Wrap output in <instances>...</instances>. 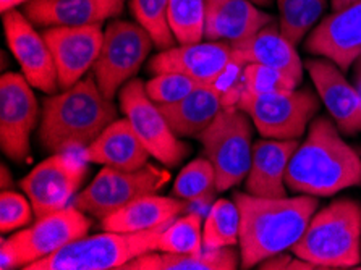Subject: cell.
Instances as JSON below:
<instances>
[{"label": "cell", "instance_id": "1", "mask_svg": "<svg viewBox=\"0 0 361 270\" xmlns=\"http://www.w3.org/2000/svg\"><path fill=\"white\" fill-rule=\"evenodd\" d=\"M240 211V266L253 269L264 259L286 252L302 240L311 219L318 211L316 196L258 197L235 192Z\"/></svg>", "mask_w": 361, "mask_h": 270}, {"label": "cell", "instance_id": "2", "mask_svg": "<svg viewBox=\"0 0 361 270\" xmlns=\"http://www.w3.org/2000/svg\"><path fill=\"white\" fill-rule=\"evenodd\" d=\"M286 185L298 195L334 196L361 185V156L343 141L336 123L318 117L290 159Z\"/></svg>", "mask_w": 361, "mask_h": 270}, {"label": "cell", "instance_id": "3", "mask_svg": "<svg viewBox=\"0 0 361 270\" xmlns=\"http://www.w3.org/2000/svg\"><path fill=\"white\" fill-rule=\"evenodd\" d=\"M118 118V110L87 73L60 94L44 99L37 137L44 149L65 152L85 149Z\"/></svg>", "mask_w": 361, "mask_h": 270}, {"label": "cell", "instance_id": "4", "mask_svg": "<svg viewBox=\"0 0 361 270\" xmlns=\"http://www.w3.org/2000/svg\"><path fill=\"white\" fill-rule=\"evenodd\" d=\"M295 256L321 269L357 267L361 262V202L342 197L311 219Z\"/></svg>", "mask_w": 361, "mask_h": 270}, {"label": "cell", "instance_id": "5", "mask_svg": "<svg viewBox=\"0 0 361 270\" xmlns=\"http://www.w3.org/2000/svg\"><path fill=\"white\" fill-rule=\"evenodd\" d=\"M167 227V225H166ZM166 227L136 233L104 231L83 236L25 270H111L123 269L130 261L157 251V240Z\"/></svg>", "mask_w": 361, "mask_h": 270}, {"label": "cell", "instance_id": "6", "mask_svg": "<svg viewBox=\"0 0 361 270\" xmlns=\"http://www.w3.org/2000/svg\"><path fill=\"white\" fill-rule=\"evenodd\" d=\"M91 228L90 219L75 204L36 219L31 227L0 240V269H25L49 257L75 240L83 238Z\"/></svg>", "mask_w": 361, "mask_h": 270}, {"label": "cell", "instance_id": "7", "mask_svg": "<svg viewBox=\"0 0 361 270\" xmlns=\"http://www.w3.org/2000/svg\"><path fill=\"white\" fill-rule=\"evenodd\" d=\"M248 113L238 107H226L211 125L196 136L206 159L216 170L217 191H227L242 183L250 172L253 156V125Z\"/></svg>", "mask_w": 361, "mask_h": 270}, {"label": "cell", "instance_id": "8", "mask_svg": "<svg viewBox=\"0 0 361 270\" xmlns=\"http://www.w3.org/2000/svg\"><path fill=\"white\" fill-rule=\"evenodd\" d=\"M237 107L248 113L262 137L300 140L319 110V99L311 90L256 94L242 87Z\"/></svg>", "mask_w": 361, "mask_h": 270}, {"label": "cell", "instance_id": "9", "mask_svg": "<svg viewBox=\"0 0 361 270\" xmlns=\"http://www.w3.org/2000/svg\"><path fill=\"white\" fill-rule=\"evenodd\" d=\"M167 170L146 164L138 170L104 167L87 188L75 196L73 204L94 219H106L143 196L156 195L169 183Z\"/></svg>", "mask_w": 361, "mask_h": 270}, {"label": "cell", "instance_id": "10", "mask_svg": "<svg viewBox=\"0 0 361 270\" xmlns=\"http://www.w3.org/2000/svg\"><path fill=\"white\" fill-rule=\"evenodd\" d=\"M152 46V37L140 23L111 21L104 31L101 52L92 67L102 94L112 101L123 85L135 78Z\"/></svg>", "mask_w": 361, "mask_h": 270}, {"label": "cell", "instance_id": "11", "mask_svg": "<svg viewBox=\"0 0 361 270\" xmlns=\"http://www.w3.org/2000/svg\"><path fill=\"white\" fill-rule=\"evenodd\" d=\"M86 164L83 149L56 152L37 164L20 181L21 190L31 201L36 219L70 206L87 173Z\"/></svg>", "mask_w": 361, "mask_h": 270}, {"label": "cell", "instance_id": "12", "mask_svg": "<svg viewBox=\"0 0 361 270\" xmlns=\"http://www.w3.org/2000/svg\"><path fill=\"white\" fill-rule=\"evenodd\" d=\"M145 85L138 78L123 85L118 92L120 109L151 156L167 167H175L190 156V146L173 133L157 104L147 96Z\"/></svg>", "mask_w": 361, "mask_h": 270}, {"label": "cell", "instance_id": "13", "mask_svg": "<svg viewBox=\"0 0 361 270\" xmlns=\"http://www.w3.org/2000/svg\"><path fill=\"white\" fill-rule=\"evenodd\" d=\"M39 104L32 86L18 73L0 78V147L10 161L25 162L31 154V135L39 122Z\"/></svg>", "mask_w": 361, "mask_h": 270}, {"label": "cell", "instance_id": "14", "mask_svg": "<svg viewBox=\"0 0 361 270\" xmlns=\"http://www.w3.org/2000/svg\"><path fill=\"white\" fill-rule=\"evenodd\" d=\"M4 30L10 52L20 63L30 85L46 94H56L60 87L56 62L42 32L18 10L4 13Z\"/></svg>", "mask_w": 361, "mask_h": 270}, {"label": "cell", "instance_id": "15", "mask_svg": "<svg viewBox=\"0 0 361 270\" xmlns=\"http://www.w3.org/2000/svg\"><path fill=\"white\" fill-rule=\"evenodd\" d=\"M101 26H52L44 30L62 90L76 85L94 67L104 37Z\"/></svg>", "mask_w": 361, "mask_h": 270}, {"label": "cell", "instance_id": "16", "mask_svg": "<svg viewBox=\"0 0 361 270\" xmlns=\"http://www.w3.org/2000/svg\"><path fill=\"white\" fill-rule=\"evenodd\" d=\"M235 60L231 42L201 41L196 44H178L177 47L154 55L147 63L152 73L177 71L195 78L202 85H217L227 70L233 67Z\"/></svg>", "mask_w": 361, "mask_h": 270}, {"label": "cell", "instance_id": "17", "mask_svg": "<svg viewBox=\"0 0 361 270\" xmlns=\"http://www.w3.org/2000/svg\"><path fill=\"white\" fill-rule=\"evenodd\" d=\"M305 51L332 60L343 71L361 57V2L326 16L310 32Z\"/></svg>", "mask_w": 361, "mask_h": 270}, {"label": "cell", "instance_id": "18", "mask_svg": "<svg viewBox=\"0 0 361 270\" xmlns=\"http://www.w3.org/2000/svg\"><path fill=\"white\" fill-rule=\"evenodd\" d=\"M305 67L341 133H361V92L350 85L343 70L324 57L311 59Z\"/></svg>", "mask_w": 361, "mask_h": 270}, {"label": "cell", "instance_id": "19", "mask_svg": "<svg viewBox=\"0 0 361 270\" xmlns=\"http://www.w3.org/2000/svg\"><path fill=\"white\" fill-rule=\"evenodd\" d=\"M274 21L246 39L231 42L235 65H264L283 71L300 85L303 80V63L297 52V46H293L282 35L279 23Z\"/></svg>", "mask_w": 361, "mask_h": 270}, {"label": "cell", "instance_id": "20", "mask_svg": "<svg viewBox=\"0 0 361 270\" xmlns=\"http://www.w3.org/2000/svg\"><path fill=\"white\" fill-rule=\"evenodd\" d=\"M298 140H264L253 145L250 172L245 178V191L258 197H286V173Z\"/></svg>", "mask_w": 361, "mask_h": 270}, {"label": "cell", "instance_id": "21", "mask_svg": "<svg viewBox=\"0 0 361 270\" xmlns=\"http://www.w3.org/2000/svg\"><path fill=\"white\" fill-rule=\"evenodd\" d=\"M127 0H31L25 5V15L32 25L87 26L102 25L123 12Z\"/></svg>", "mask_w": 361, "mask_h": 270}, {"label": "cell", "instance_id": "22", "mask_svg": "<svg viewBox=\"0 0 361 270\" xmlns=\"http://www.w3.org/2000/svg\"><path fill=\"white\" fill-rule=\"evenodd\" d=\"M274 20L251 0H206L204 39L242 41Z\"/></svg>", "mask_w": 361, "mask_h": 270}, {"label": "cell", "instance_id": "23", "mask_svg": "<svg viewBox=\"0 0 361 270\" xmlns=\"http://www.w3.org/2000/svg\"><path fill=\"white\" fill-rule=\"evenodd\" d=\"M151 154L135 133L128 118H117L102 133L83 149L87 164L120 170H138L145 167Z\"/></svg>", "mask_w": 361, "mask_h": 270}, {"label": "cell", "instance_id": "24", "mask_svg": "<svg viewBox=\"0 0 361 270\" xmlns=\"http://www.w3.org/2000/svg\"><path fill=\"white\" fill-rule=\"evenodd\" d=\"M188 204L178 197L143 196L102 219L101 227L106 231H120V233H136V231L166 227L183 211H187Z\"/></svg>", "mask_w": 361, "mask_h": 270}, {"label": "cell", "instance_id": "25", "mask_svg": "<svg viewBox=\"0 0 361 270\" xmlns=\"http://www.w3.org/2000/svg\"><path fill=\"white\" fill-rule=\"evenodd\" d=\"M226 104L224 92L217 85H201L182 101L157 104L164 117L178 137L198 136L211 125Z\"/></svg>", "mask_w": 361, "mask_h": 270}, {"label": "cell", "instance_id": "26", "mask_svg": "<svg viewBox=\"0 0 361 270\" xmlns=\"http://www.w3.org/2000/svg\"><path fill=\"white\" fill-rule=\"evenodd\" d=\"M240 252L233 246L202 250L188 254L151 251L130 261L127 270H235L240 266Z\"/></svg>", "mask_w": 361, "mask_h": 270}, {"label": "cell", "instance_id": "27", "mask_svg": "<svg viewBox=\"0 0 361 270\" xmlns=\"http://www.w3.org/2000/svg\"><path fill=\"white\" fill-rule=\"evenodd\" d=\"M327 0H277L279 27L282 35L298 46L308 32L318 25Z\"/></svg>", "mask_w": 361, "mask_h": 270}, {"label": "cell", "instance_id": "28", "mask_svg": "<svg viewBox=\"0 0 361 270\" xmlns=\"http://www.w3.org/2000/svg\"><path fill=\"white\" fill-rule=\"evenodd\" d=\"M240 211L235 201L217 200L212 204L202 228L204 250H219L238 245Z\"/></svg>", "mask_w": 361, "mask_h": 270}, {"label": "cell", "instance_id": "29", "mask_svg": "<svg viewBox=\"0 0 361 270\" xmlns=\"http://www.w3.org/2000/svg\"><path fill=\"white\" fill-rule=\"evenodd\" d=\"M217 192L216 170L209 159H196L188 164L175 180L172 196L187 202L212 201Z\"/></svg>", "mask_w": 361, "mask_h": 270}, {"label": "cell", "instance_id": "30", "mask_svg": "<svg viewBox=\"0 0 361 270\" xmlns=\"http://www.w3.org/2000/svg\"><path fill=\"white\" fill-rule=\"evenodd\" d=\"M202 250V216L198 212L172 220L157 240V251L161 252L188 254Z\"/></svg>", "mask_w": 361, "mask_h": 270}, {"label": "cell", "instance_id": "31", "mask_svg": "<svg viewBox=\"0 0 361 270\" xmlns=\"http://www.w3.org/2000/svg\"><path fill=\"white\" fill-rule=\"evenodd\" d=\"M206 0H169V25L178 44L204 41Z\"/></svg>", "mask_w": 361, "mask_h": 270}, {"label": "cell", "instance_id": "32", "mask_svg": "<svg viewBox=\"0 0 361 270\" xmlns=\"http://www.w3.org/2000/svg\"><path fill=\"white\" fill-rule=\"evenodd\" d=\"M130 10L156 47L166 51L175 46L177 39L169 25V0H130Z\"/></svg>", "mask_w": 361, "mask_h": 270}, {"label": "cell", "instance_id": "33", "mask_svg": "<svg viewBox=\"0 0 361 270\" xmlns=\"http://www.w3.org/2000/svg\"><path fill=\"white\" fill-rule=\"evenodd\" d=\"M202 82L177 71H166V73L156 75L146 82V92L152 102L156 104H173L182 101Z\"/></svg>", "mask_w": 361, "mask_h": 270}, {"label": "cell", "instance_id": "34", "mask_svg": "<svg viewBox=\"0 0 361 270\" xmlns=\"http://www.w3.org/2000/svg\"><path fill=\"white\" fill-rule=\"evenodd\" d=\"M298 82L293 81L288 75L281 70L264 67V65L250 63L243 68V86L246 91L256 94L267 92H287L297 90Z\"/></svg>", "mask_w": 361, "mask_h": 270}, {"label": "cell", "instance_id": "35", "mask_svg": "<svg viewBox=\"0 0 361 270\" xmlns=\"http://www.w3.org/2000/svg\"><path fill=\"white\" fill-rule=\"evenodd\" d=\"M32 216H35V211H32L28 196L25 197L12 190H2V195H0V231L2 233H10V231L26 227Z\"/></svg>", "mask_w": 361, "mask_h": 270}, {"label": "cell", "instance_id": "36", "mask_svg": "<svg viewBox=\"0 0 361 270\" xmlns=\"http://www.w3.org/2000/svg\"><path fill=\"white\" fill-rule=\"evenodd\" d=\"M293 257L290 254H283V252H279V254H274V256L264 259V261H262L258 267L259 269H287Z\"/></svg>", "mask_w": 361, "mask_h": 270}, {"label": "cell", "instance_id": "37", "mask_svg": "<svg viewBox=\"0 0 361 270\" xmlns=\"http://www.w3.org/2000/svg\"><path fill=\"white\" fill-rule=\"evenodd\" d=\"M2 180H0V188L2 190H12L13 188V178L12 173H10L8 167L5 164H2Z\"/></svg>", "mask_w": 361, "mask_h": 270}, {"label": "cell", "instance_id": "38", "mask_svg": "<svg viewBox=\"0 0 361 270\" xmlns=\"http://www.w3.org/2000/svg\"><path fill=\"white\" fill-rule=\"evenodd\" d=\"M28 2L31 0H0V10H2V13H7L15 10L18 5H26Z\"/></svg>", "mask_w": 361, "mask_h": 270}, {"label": "cell", "instance_id": "39", "mask_svg": "<svg viewBox=\"0 0 361 270\" xmlns=\"http://www.w3.org/2000/svg\"><path fill=\"white\" fill-rule=\"evenodd\" d=\"M361 0H331V5L334 8V12H337V10H342L348 7V5H353V4H358Z\"/></svg>", "mask_w": 361, "mask_h": 270}, {"label": "cell", "instance_id": "40", "mask_svg": "<svg viewBox=\"0 0 361 270\" xmlns=\"http://www.w3.org/2000/svg\"><path fill=\"white\" fill-rule=\"evenodd\" d=\"M355 73H361V57L355 62Z\"/></svg>", "mask_w": 361, "mask_h": 270}, {"label": "cell", "instance_id": "41", "mask_svg": "<svg viewBox=\"0 0 361 270\" xmlns=\"http://www.w3.org/2000/svg\"><path fill=\"white\" fill-rule=\"evenodd\" d=\"M251 2H255L256 5H267L271 4V0H251Z\"/></svg>", "mask_w": 361, "mask_h": 270}, {"label": "cell", "instance_id": "42", "mask_svg": "<svg viewBox=\"0 0 361 270\" xmlns=\"http://www.w3.org/2000/svg\"><path fill=\"white\" fill-rule=\"evenodd\" d=\"M355 80H357V85L361 90V73H355Z\"/></svg>", "mask_w": 361, "mask_h": 270}]
</instances>
